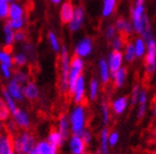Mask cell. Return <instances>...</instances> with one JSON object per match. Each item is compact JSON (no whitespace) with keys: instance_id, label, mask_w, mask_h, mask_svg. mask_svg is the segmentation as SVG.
<instances>
[{"instance_id":"6da1fadb","label":"cell","mask_w":156,"mask_h":154,"mask_svg":"<svg viewBox=\"0 0 156 154\" xmlns=\"http://www.w3.org/2000/svg\"><path fill=\"white\" fill-rule=\"evenodd\" d=\"M146 0H134L133 6L131 8L129 13V21L133 25L134 33L137 35H141L145 40L154 36L152 24L148 15H146V8H145Z\"/></svg>"},{"instance_id":"7a4b0ae2","label":"cell","mask_w":156,"mask_h":154,"mask_svg":"<svg viewBox=\"0 0 156 154\" xmlns=\"http://www.w3.org/2000/svg\"><path fill=\"white\" fill-rule=\"evenodd\" d=\"M71 127V134H80L87 128V109L84 104H78L70 109L68 113Z\"/></svg>"},{"instance_id":"3957f363","label":"cell","mask_w":156,"mask_h":154,"mask_svg":"<svg viewBox=\"0 0 156 154\" xmlns=\"http://www.w3.org/2000/svg\"><path fill=\"white\" fill-rule=\"evenodd\" d=\"M70 51L66 45H62L59 53V89L62 94L68 92V75L70 71Z\"/></svg>"},{"instance_id":"277c9868","label":"cell","mask_w":156,"mask_h":154,"mask_svg":"<svg viewBox=\"0 0 156 154\" xmlns=\"http://www.w3.org/2000/svg\"><path fill=\"white\" fill-rule=\"evenodd\" d=\"M13 148L17 154H26L36 146L37 140L29 130H21L12 136Z\"/></svg>"},{"instance_id":"5b68a950","label":"cell","mask_w":156,"mask_h":154,"mask_svg":"<svg viewBox=\"0 0 156 154\" xmlns=\"http://www.w3.org/2000/svg\"><path fill=\"white\" fill-rule=\"evenodd\" d=\"M84 67H85V62L84 59H81L79 56L71 57V62H70V71L68 75V92H71V90L74 87L76 80L83 75Z\"/></svg>"},{"instance_id":"8992f818","label":"cell","mask_w":156,"mask_h":154,"mask_svg":"<svg viewBox=\"0 0 156 154\" xmlns=\"http://www.w3.org/2000/svg\"><path fill=\"white\" fill-rule=\"evenodd\" d=\"M144 59V71L146 75L151 76L156 73V38L152 36L146 40V53Z\"/></svg>"},{"instance_id":"52a82bcc","label":"cell","mask_w":156,"mask_h":154,"mask_svg":"<svg viewBox=\"0 0 156 154\" xmlns=\"http://www.w3.org/2000/svg\"><path fill=\"white\" fill-rule=\"evenodd\" d=\"M93 40L90 36H83L74 45V55L81 59H87L93 52Z\"/></svg>"},{"instance_id":"ba28073f","label":"cell","mask_w":156,"mask_h":154,"mask_svg":"<svg viewBox=\"0 0 156 154\" xmlns=\"http://www.w3.org/2000/svg\"><path fill=\"white\" fill-rule=\"evenodd\" d=\"M87 79L84 75H82L75 83L74 87L71 90V97L74 102V105L78 104H83L85 99H87Z\"/></svg>"},{"instance_id":"9c48e42d","label":"cell","mask_w":156,"mask_h":154,"mask_svg":"<svg viewBox=\"0 0 156 154\" xmlns=\"http://www.w3.org/2000/svg\"><path fill=\"white\" fill-rule=\"evenodd\" d=\"M85 22V9L83 6H76L74 9V15L72 17V20L68 23V29L70 32L75 33L79 32L83 27Z\"/></svg>"},{"instance_id":"30bf717a","label":"cell","mask_w":156,"mask_h":154,"mask_svg":"<svg viewBox=\"0 0 156 154\" xmlns=\"http://www.w3.org/2000/svg\"><path fill=\"white\" fill-rule=\"evenodd\" d=\"M129 97L125 95H121L115 97L114 99H112L110 102V108H111L112 113L114 116H123L126 112V110L129 109Z\"/></svg>"},{"instance_id":"8fae6325","label":"cell","mask_w":156,"mask_h":154,"mask_svg":"<svg viewBox=\"0 0 156 154\" xmlns=\"http://www.w3.org/2000/svg\"><path fill=\"white\" fill-rule=\"evenodd\" d=\"M11 119L21 130H29L31 127V117L27 110L23 108L18 109L11 113Z\"/></svg>"},{"instance_id":"7c38bea8","label":"cell","mask_w":156,"mask_h":154,"mask_svg":"<svg viewBox=\"0 0 156 154\" xmlns=\"http://www.w3.org/2000/svg\"><path fill=\"white\" fill-rule=\"evenodd\" d=\"M66 140L70 154H84L87 152V145L79 134H71Z\"/></svg>"},{"instance_id":"4fadbf2b","label":"cell","mask_w":156,"mask_h":154,"mask_svg":"<svg viewBox=\"0 0 156 154\" xmlns=\"http://www.w3.org/2000/svg\"><path fill=\"white\" fill-rule=\"evenodd\" d=\"M5 88L7 89V92H9L11 97L15 99L17 102H22V101L26 99L24 98V94H23V85L17 83L15 79H9L7 82L6 87Z\"/></svg>"},{"instance_id":"5bb4252c","label":"cell","mask_w":156,"mask_h":154,"mask_svg":"<svg viewBox=\"0 0 156 154\" xmlns=\"http://www.w3.org/2000/svg\"><path fill=\"white\" fill-rule=\"evenodd\" d=\"M147 110H148V92L145 88H142L137 104H136V118H137V120H142L145 118Z\"/></svg>"},{"instance_id":"9a60e30c","label":"cell","mask_w":156,"mask_h":154,"mask_svg":"<svg viewBox=\"0 0 156 154\" xmlns=\"http://www.w3.org/2000/svg\"><path fill=\"white\" fill-rule=\"evenodd\" d=\"M106 61H108V67L111 69L112 73H115L117 69H120L121 67L124 66V57L122 51H113L112 50L110 53H108V57H106Z\"/></svg>"},{"instance_id":"2e32d148","label":"cell","mask_w":156,"mask_h":154,"mask_svg":"<svg viewBox=\"0 0 156 154\" xmlns=\"http://www.w3.org/2000/svg\"><path fill=\"white\" fill-rule=\"evenodd\" d=\"M98 71H99V80L102 85H108L112 80V72L108 67L106 59L102 57L98 62Z\"/></svg>"},{"instance_id":"e0dca14e","label":"cell","mask_w":156,"mask_h":154,"mask_svg":"<svg viewBox=\"0 0 156 154\" xmlns=\"http://www.w3.org/2000/svg\"><path fill=\"white\" fill-rule=\"evenodd\" d=\"M74 9L75 7L71 1L66 0L63 1L60 5V11H59V17H60V21L63 24L69 23L70 21L72 20V17L74 15Z\"/></svg>"},{"instance_id":"ac0fdd59","label":"cell","mask_w":156,"mask_h":154,"mask_svg":"<svg viewBox=\"0 0 156 154\" xmlns=\"http://www.w3.org/2000/svg\"><path fill=\"white\" fill-rule=\"evenodd\" d=\"M129 78V71L125 66L117 69L115 73H112V83L116 89H122L125 87Z\"/></svg>"},{"instance_id":"d6986e66","label":"cell","mask_w":156,"mask_h":154,"mask_svg":"<svg viewBox=\"0 0 156 154\" xmlns=\"http://www.w3.org/2000/svg\"><path fill=\"white\" fill-rule=\"evenodd\" d=\"M0 154H17L13 148L12 136L10 133H0Z\"/></svg>"},{"instance_id":"ffe728a7","label":"cell","mask_w":156,"mask_h":154,"mask_svg":"<svg viewBox=\"0 0 156 154\" xmlns=\"http://www.w3.org/2000/svg\"><path fill=\"white\" fill-rule=\"evenodd\" d=\"M23 94L24 98L29 101H34L39 99L40 97V89L39 86L34 82L29 80L26 85H23Z\"/></svg>"},{"instance_id":"44dd1931","label":"cell","mask_w":156,"mask_h":154,"mask_svg":"<svg viewBox=\"0 0 156 154\" xmlns=\"http://www.w3.org/2000/svg\"><path fill=\"white\" fill-rule=\"evenodd\" d=\"M114 27L117 33L122 34V35H131L132 33H134L131 21L127 20L126 18H117L114 23Z\"/></svg>"},{"instance_id":"7402d4cb","label":"cell","mask_w":156,"mask_h":154,"mask_svg":"<svg viewBox=\"0 0 156 154\" xmlns=\"http://www.w3.org/2000/svg\"><path fill=\"white\" fill-rule=\"evenodd\" d=\"M100 90H101V83L99 78L92 77L89 83H87V98L91 101H95L100 96Z\"/></svg>"},{"instance_id":"603a6c76","label":"cell","mask_w":156,"mask_h":154,"mask_svg":"<svg viewBox=\"0 0 156 154\" xmlns=\"http://www.w3.org/2000/svg\"><path fill=\"white\" fill-rule=\"evenodd\" d=\"M57 130L62 134L66 139H68L70 136H71V127H70V121H69V117L66 113H62V115L59 117L57 122Z\"/></svg>"},{"instance_id":"cb8c5ba5","label":"cell","mask_w":156,"mask_h":154,"mask_svg":"<svg viewBox=\"0 0 156 154\" xmlns=\"http://www.w3.org/2000/svg\"><path fill=\"white\" fill-rule=\"evenodd\" d=\"M26 15V9L23 5H21L18 1L9 3V15L8 20H13V19H24Z\"/></svg>"},{"instance_id":"d4e9b609","label":"cell","mask_w":156,"mask_h":154,"mask_svg":"<svg viewBox=\"0 0 156 154\" xmlns=\"http://www.w3.org/2000/svg\"><path fill=\"white\" fill-rule=\"evenodd\" d=\"M37 151L39 152V154H59V148L54 146L50 142H48L47 140H40L37 141L36 146Z\"/></svg>"},{"instance_id":"484cf974","label":"cell","mask_w":156,"mask_h":154,"mask_svg":"<svg viewBox=\"0 0 156 154\" xmlns=\"http://www.w3.org/2000/svg\"><path fill=\"white\" fill-rule=\"evenodd\" d=\"M117 7V0H103L102 8H101V15L102 18H111L114 15Z\"/></svg>"},{"instance_id":"4316f807","label":"cell","mask_w":156,"mask_h":154,"mask_svg":"<svg viewBox=\"0 0 156 154\" xmlns=\"http://www.w3.org/2000/svg\"><path fill=\"white\" fill-rule=\"evenodd\" d=\"M108 129L104 127L100 132L99 136V154H110V144L108 141Z\"/></svg>"},{"instance_id":"83f0119b","label":"cell","mask_w":156,"mask_h":154,"mask_svg":"<svg viewBox=\"0 0 156 154\" xmlns=\"http://www.w3.org/2000/svg\"><path fill=\"white\" fill-rule=\"evenodd\" d=\"M132 42L134 51H135L136 59H143L145 56V53H146V40L144 38H142L141 35H137Z\"/></svg>"},{"instance_id":"f1b7e54d","label":"cell","mask_w":156,"mask_h":154,"mask_svg":"<svg viewBox=\"0 0 156 154\" xmlns=\"http://www.w3.org/2000/svg\"><path fill=\"white\" fill-rule=\"evenodd\" d=\"M2 32H3V45H5V48H7V49L12 48L16 43V41H15L16 31L6 22V24L3 25Z\"/></svg>"},{"instance_id":"f546056e","label":"cell","mask_w":156,"mask_h":154,"mask_svg":"<svg viewBox=\"0 0 156 154\" xmlns=\"http://www.w3.org/2000/svg\"><path fill=\"white\" fill-rule=\"evenodd\" d=\"M100 115H101V120H102V125L104 127L110 123L112 117V111L110 108V104L105 99H102L101 104H100Z\"/></svg>"},{"instance_id":"4dcf8cb0","label":"cell","mask_w":156,"mask_h":154,"mask_svg":"<svg viewBox=\"0 0 156 154\" xmlns=\"http://www.w3.org/2000/svg\"><path fill=\"white\" fill-rule=\"evenodd\" d=\"M45 140H47L48 142L51 143V144H53L54 146H57V148H61V146L64 144V142H66V139L57 130V129H54V130H51L50 132H49Z\"/></svg>"},{"instance_id":"1f68e13d","label":"cell","mask_w":156,"mask_h":154,"mask_svg":"<svg viewBox=\"0 0 156 154\" xmlns=\"http://www.w3.org/2000/svg\"><path fill=\"white\" fill-rule=\"evenodd\" d=\"M122 53H123L124 62L125 63H127V64H132L133 62H135L136 55H135V51H134V46H133L132 41L126 42Z\"/></svg>"},{"instance_id":"d6a6232c","label":"cell","mask_w":156,"mask_h":154,"mask_svg":"<svg viewBox=\"0 0 156 154\" xmlns=\"http://www.w3.org/2000/svg\"><path fill=\"white\" fill-rule=\"evenodd\" d=\"M48 42H49V46L52 50V52H54V53H60L61 48H62L60 38H59L57 33L54 32V31H52V30L48 32Z\"/></svg>"},{"instance_id":"836d02e7","label":"cell","mask_w":156,"mask_h":154,"mask_svg":"<svg viewBox=\"0 0 156 154\" xmlns=\"http://www.w3.org/2000/svg\"><path fill=\"white\" fill-rule=\"evenodd\" d=\"M1 98L3 99V101H5V104H6V106L8 107V109H9L10 113H12L13 111H16V110L18 109L19 106H18V102L13 99V98L11 97V95H10L9 92H7L6 88H3L2 90H1Z\"/></svg>"},{"instance_id":"e575fe53","label":"cell","mask_w":156,"mask_h":154,"mask_svg":"<svg viewBox=\"0 0 156 154\" xmlns=\"http://www.w3.org/2000/svg\"><path fill=\"white\" fill-rule=\"evenodd\" d=\"M12 79H15L17 83L21 84V85H26L30 80V74H29V72L23 69V68H18L17 71L13 72Z\"/></svg>"},{"instance_id":"d590c367","label":"cell","mask_w":156,"mask_h":154,"mask_svg":"<svg viewBox=\"0 0 156 154\" xmlns=\"http://www.w3.org/2000/svg\"><path fill=\"white\" fill-rule=\"evenodd\" d=\"M29 56L27 54L23 53L22 51L20 52H17V53L13 54V65L17 68H23L29 64Z\"/></svg>"},{"instance_id":"8d00e7d4","label":"cell","mask_w":156,"mask_h":154,"mask_svg":"<svg viewBox=\"0 0 156 154\" xmlns=\"http://www.w3.org/2000/svg\"><path fill=\"white\" fill-rule=\"evenodd\" d=\"M0 64L12 67L13 66V54L10 52L9 49H1L0 50Z\"/></svg>"},{"instance_id":"74e56055","label":"cell","mask_w":156,"mask_h":154,"mask_svg":"<svg viewBox=\"0 0 156 154\" xmlns=\"http://www.w3.org/2000/svg\"><path fill=\"white\" fill-rule=\"evenodd\" d=\"M125 38L122 34H117L112 41H110L111 44V49L113 51H123L124 46H125Z\"/></svg>"},{"instance_id":"f35d334b","label":"cell","mask_w":156,"mask_h":154,"mask_svg":"<svg viewBox=\"0 0 156 154\" xmlns=\"http://www.w3.org/2000/svg\"><path fill=\"white\" fill-rule=\"evenodd\" d=\"M21 51L26 53L29 56V59H32V61L36 59V48H34V45L30 42H24L21 44Z\"/></svg>"},{"instance_id":"ab89813d","label":"cell","mask_w":156,"mask_h":154,"mask_svg":"<svg viewBox=\"0 0 156 154\" xmlns=\"http://www.w3.org/2000/svg\"><path fill=\"white\" fill-rule=\"evenodd\" d=\"M141 86L140 84H135L134 86L131 89V94H129V102L132 106H136L138 100V97H140V92H141Z\"/></svg>"},{"instance_id":"60d3db41","label":"cell","mask_w":156,"mask_h":154,"mask_svg":"<svg viewBox=\"0 0 156 154\" xmlns=\"http://www.w3.org/2000/svg\"><path fill=\"white\" fill-rule=\"evenodd\" d=\"M10 116H11V113H10L8 107L6 106L2 98H0V121L6 122L10 118Z\"/></svg>"},{"instance_id":"b9f144b4","label":"cell","mask_w":156,"mask_h":154,"mask_svg":"<svg viewBox=\"0 0 156 154\" xmlns=\"http://www.w3.org/2000/svg\"><path fill=\"white\" fill-rule=\"evenodd\" d=\"M119 33H117L116 29H115L114 24H108L105 27V30H104V38L108 40V42L112 41L115 36L117 35Z\"/></svg>"},{"instance_id":"7bdbcfd3","label":"cell","mask_w":156,"mask_h":154,"mask_svg":"<svg viewBox=\"0 0 156 154\" xmlns=\"http://www.w3.org/2000/svg\"><path fill=\"white\" fill-rule=\"evenodd\" d=\"M108 144H110V148L116 146L117 143L120 142V133H119L116 130L108 131Z\"/></svg>"},{"instance_id":"ee69618b","label":"cell","mask_w":156,"mask_h":154,"mask_svg":"<svg viewBox=\"0 0 156 154\" xmlns=\"http://www.w3.org/2000/svg\"><path fill=\"white\" fill-rule=\"evenodd\" d=\"M9 15V2L0 0V20H7Z\"/></svg>"},{"instance_id":"f6af8a7d","label":"cell","mask_w":156,"mask_h":154,"mask_svg":"<svg viewBox=\"0 0 156 154\" xmlns=\"http://www.w3.org/2000/svg\"><path fill=\"white\" fill-rule=\"evenodd\" d=\"M7 23L15 31H19V30H23L24 25H26V21L24 19H13V20H8Z\"/></svg>"},{"instance_id":"bcb514c9","label":"cell","mask_w":156,"mask_h":154,"mask_svg":"<svg viewBox=\"0 0 156 154\" xmlns=\"http://www.w3.org/2000/svg\"><path fill=\"white\" fill-rule=\"evenodd\" d=\"M12 74H13V72H12V67L0 64V75H1V77H2L3 79H6V80L11 79Z\"/></svg>"},{"instance_id":"7dc6e473","label":"cell","mask_w":156,"mask_h":154,"mask_svg":"<svg viewBox=\"0 0 156 154\" xmlns=\"http://www.w3.org/2000/svg\"><path fill=\"white\" fill-rule=\"evenodd\" d=\"M79 136H81L82 138V140H83L84 141V143H85V144L87 145V146H89V145H91L92 144V142H93V134H92V132H91L90 130H89V129H84L83 131H82L81 133L79 134Z\"/></svg>"},{"instance_id":"c3c4849f","label":"cell","mask_w":156,"mask_h":154,"mask_svg":"<svg viewBox=\"0 0 156 154\" xmlns=\"http://www.w3.org/2000/svg\"><path fill=\"white\" fill-rule=\"evenodd\" d=\"M15 41L16 43L18 44H22L24 42L28 41V34L24 30H19V31H16L15 33Z\"/></svg>"},{"instance_id":"681fc988","label":"cell","mask_w":156,"mask_h":154,"mask_svg":"<svg viewBox=\"0 0 156 154\" xmlns=\"http://www.w3.org/2000/svg\"><path fill=\"white\" fill-rule=\"evenodd\" d=\"M18 129L19 128L17 127V125H16V122L12 120V119H8L6 121V130L8 131V133L10 134H16L17 132H18Z\"/></svg>"},{"instance_id":"f907efd6","label":"cell","mask_w":156,"mask_h":154,"mask_svg":"<svg viewBox=\"0 0 156 154\" xmlns=\"http://www.w3.org/2000/svg\"><path fill=\"white\" fill-rule=\"evenodd\" d=\"M151 115H152L153 118L156 119V100L153 101V104L151 106Z\"/></svg>"},{"instance_id":"816d5d0a","label":"cell","mask_w":156,"mask_h":154,"mask_svg":"<svg viewBox=\"0 0 156 154\" xmlns=\"http://www.w3.org/2000/svg\"><path fill=\"white\" fill-rule=\"evenodd\" d=\"M5 131H6V122L0 121V133H2Z\"/></svg>"},{"instance_id":"f5cc1de1","label":"cell","mask_w":156,"mask_h":154,"mask_svg":"<svg viewBox=\"0 0 156 154\" xmlns=\"http://www.w3.org/2000/svg\"><path fill=\"white\" fill-rule=\"evenodd\" d=\"M50 2L54 6H60L61 3L63 2V0H50Z\"/></svg>"},{"instance_id":"db71d44e","label":"cell","mask_w":156,"mask_h":154,"mask_svg":"<svg viewBox=\"0 0 156 154\" xmlns=\"http://www.w3.org/2000/svg\"><path fill=\"white\" fill-rule=\"evenodd\" d=\"M26 154H39V152L37 151L36 148H33L32 150H30V151L28 152V153H26Z\"/></svg>"},{"instance_id":"11a10c76","label":"cell","mask_w":156,"mask_h":154,"mask_svg":"<svg viewBox=\"0 0 156 154\" xmlns=\"http://www.w3.org/2000/svg\"><path fill=\"white\" fill-rule=\"evenodd\" d=\"M7 2H9V3H11V2H15V1H18V0H6Z\"/></svg>"},{"instance_id":"9f6ffc18","label":"cell","mask_w":156,"mask_h":154,"mask_svg":"<svg viewBox=\"0 0 156 154\" xmlns=\"http://www.w3.org/2000/svg\"><path fill=\"white\" fill-rule=\"evenodd\" d=\"M84 154H91V153H89V152H85V153H84Z\"/></svg>"}]
</instances>
